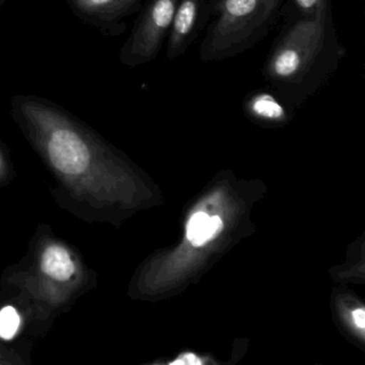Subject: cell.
Masks as SVG:
<instances>
[{
	"mask_svg": "<svg viewBox=\"0 0 365 365\" xmlns=\"http://www.w3.org/2000/svg\"><path fill=\"white\" fill-rule=\"evenodd\" d=\"M222 230V221L219 217H209L204 212H197L187 224V239L194 245H202L215 238Z\"/></svg>",
	"mask_w": 365,
	"mask_h": 365,
	"instance_id": "ba28073f",
	"label": "cell"
},
{
	"mask_svg": "<svg viewBox=\"0 0 365 365\" xmlns=\"http://www.w3.org/2000/svg\"><path fill=\"white\" fill-rule=\"evenodd\" d=\"M179 0H146L129 37L119 52L127 67L147 65L159 56L168 39Z\"/></svg>",
	"mask_w": 365,
	"mask_h": 365,
	"instance_id": "3957f363",
	"label": "cell"
},
{
	"mask_svg": "<svg viewBox=\"0 0 365 365\" xmlns=\"http://www.w3.org/2000/svg\"><path fill=\"white\" fill-rule=\"evenodd\" d=\"M286 20L313 18L332 11V0H284Z\"/></svg>",
	"mask_w": 365,
	"mask_h": 365,
	"instance_id": "9c48e42d",
	"label": "cell"
},
{
	"mask_svg": "<svg viewBox=\"0 0 365 365\" xmlns=\"http://www.w3.org/2000/svg\"><path fill=\"white\" fill-rule=\"evenodd\" d=\"M6 1H7V0H0V7H1Z\"/></svg>",
	"mask_w": 365,
	"mask_h": 365,
	"instance_id": "4fadbf2b",
	"label": "cell"
},
{
	"mask_svg": "<svg viewBox=\"0 0 365 365\" xmlns=\"http://www.w3.org/2000/svg\"><path fill=\"white\" fill-rule=\"evenodd\" d=\"M211 19L210 0H179L168 36L166 58L183 56Z\"/></svg>",
	"mask_w": 365,
	"mask_h": 365,
	"instance_id": "277c9868",
	"label": "cell"
},
{
	"mask_svg": "<svg viewBox=\"0 0 365 365\" xmlns=\"http://www.w3.org/2000/svg\"><path fill=\"white\" fill-rule=\"evenodd\" d=\"M346 56L332 11L286 20L262 73L269 88L290 108L302 104L334 73Z\"/></svg>",
	"mask_w": 365,
	"mask_h": 365,
	"instance_id": "6da1fadb",
	"label": "cell"
},
{
	"mask_svg": "<svg viewBox=\"0 0 365 365\" xmlns=\"http://www.w3.org/2000/svg\"><path fill=\"white\" fill-rule=\"evenodd\" d=\"M247 114L264 123H281L288 118L290 106L284 103L272 89L252 91L243 102Z\"/></svg>",
	"mask_w": 365,
	"mask_h": 365,
	"instance_id": "8992f818",
	"label": "cell"
},
{
	"mask_svg": "<svg viewBox=\"0 0 365 365\" xmlns=\"http://www.w3.org/2000/svg\"><path fill=\"white\" fill-rule=\"evenodd\" d=\"M42 269L46 274L57 281H67L73 274L74 264L63 247L51 245L44 252Z\"/></svg>",
	"mask_w": 365,
	"mask_h": 365,
	"instance_id": "52a82bcc",
	"label": "cell"
},
{
	"mask_svg": "<svg viewBox=\"0 0 365 365\" xmlns=\"http://www.w3.org/2000/svg\"><path fill=\"white\" fill-rule=\"evenodd\" d=\"M352 316H354V322H356V326L359 328L364 329L365 327V312L364 309H356L352 313Z\"/></svg>",
	"mask_w": 365,
	"mask_h": 365,
	"instance_id": "8fae6325",
	"label": "cell"
},
{
	"mask_svg": "<svg viewBox=\"0 0 365 365\" xmlns=\"http://www.w3.org/2000/svg\"><path fill=\"white\" fill-rule=\"evenodd\" d=\"M146 0H67L72 14L103 34L118 36L125 31V21L140 11Z\"/></svg>",
	"mask_w": 365,
	"mask_h": 365,
	"instance_id": "5b68a950",
	"label": "cell"
},
{
	"mask_svg": "<svg viewBox=\"0 0 365 365\" xmlns=\"http://www.w3.org/2000/svg\"><path fill=\"white\" fill-rule=\"evenodd\" d=\"M211 19L198 48L202 63L238 56L257 46L277 22L284 0H210Z\"/></svg>",
	"mask_w": 365,
	"mask_h": 365,
	"instance_id": "7a4b0ae2",
	"label": "cell"
},
{
	"mask_svg": "<svg viewBox=\"0 0 365 365\" xmlns=\"http://www.w3.org/2000/svg\"><path fill=\"white\" fill-rule=\"evenodd\" d=\"M20 326V316L12 307H6L0 311V336L10 339L14 336Z\"/></svg>",
	"mask_w": 365,
	"mask_h": 365,
	"instance_id": "30bf717a",
	"label": "cell"
},
{
	"mask_svg": "<svg viewBox=\"0 0 365 365\" xmlns=\"http://www.w3.org/2000/svg\"><path fill=\"white\" fill-rule=\"evenodd\" d=\"M196 363H200V361L193 354H187V356H182L180 360L173 362V364H196Z\"/></svg>",
	"mask_w": 365,
	"mask_h": 365,
	"instance_id": "7c38bea8",
	"label": "cell"
}]
</instances>
